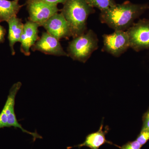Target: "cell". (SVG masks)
<instances>
[{
  "mask_svg": "<svg viewBox=\"0 0 149 149\" xmlns=\"http://www.w3.org/2000/svg\"><path fill=\"white\" fill-rule=\"evenodd\" d=\"M18 1L17 0H0V23L7 22L12 17L17 16L23 6L19 5Z\"/></svg>",
  "mask_w": 149,
  "mask_h": 149,
  "instance_id": "obj_13",
  "label": "cell"
},
{
  "mask_svg": "<svg viewBox=\"0 0 149 149\" xmlns=\"http://www.w3.org/2000/svg\"><path fill=\"white\" fill-rule=\"evenodd\" d=\"M42 27L59 40L72 37L69 24L61 13L54 15L42 24Z\"/></svg>",
  "mask_w": 149,
  "mask_h": 149,
  "instance_id": "obj_8",
  "label": "cell"
},
{
  "mask_svg": "<svg viewBox=\"0 0 149 149\" xmlns=\"http://www.w3.org/2000/svg\"><path fill=\"white\" fill-rule=\"evenodd\" d=\"M17 1H19V0H17Z\"/></svg>",
  "mask_w": 149,
  "mask_h": 149,
  "instance_id": "obj_20",
  "label": "cell"
},
{
  "mask_svg": "<svg viewBox=\"0 0 149 149\" xmlns=\"http://www.w3.org/2000/svg\"><path fill=\"white\" fill-rule=\"evenodd\" d=\"M49 4L57 6L59 3L64 4L65 0H39Z\"/></svg>",
  "mask_w": 149,
  "mask_h": 149,
  "instance_id": "obj_18",
  "label": "cell"
},
{
  "mask_svg": "<svg viewBox=\"0 0 149 149\" xmlns=\"http://www.w3.org/2000/svg\"><path fill=\"white\" fill-rule=\"evenodd\" d=\"M29 20L42 26L50 17L61 11L57 6L49 4L39 0H27Z\"/></svg>",
  "mask_w": 149,
  "mask_h": 149,
  "instance_id": "obj_7",
  "label": "cell"
},
{
  "mask_svg": "<svg viewBox=\"0 0 149 149\" xmlns=\"http://www.w3.org/2000/svg\"><path fill=\"white\" fill-rule=\"evenodd\" d=\"M61 13L70 27L72 38L85 33L88 17L95 12L85 0H65Z\"/></svg>",
  "mask_w": 149,
  "mask_h": 149,
  "instance_id": "obj_2",
  "label": "cell"
},
{
  "mask_svg": "<svg viewBox=\"0 0 149 149\" xmlns=\"http://www.w3.org/2000/svg\"><path fill=\"white\" fill-rule=\"evenodd\" d=\"M142 146L137 141H130L120 147V149H141Z\"/></svg>",
  "mask_w": 149,
  "mask_h": 149,
  "instance_id": "obj_16",
  "label": "cell"
},
{
  "mask_svg": "<svg viewBox=\"0 0 149 149\" xmlns=\"http://www.w3.org/2000/svg\"><path fill=\"white\" fill-rule=\"evenodd\" d=\"M107 131L103 130V125H101L100 129L97 132L90 133L86 136L85 141L82 143L74 146L68 147V149H70L74 147H77L80 148L83 147H87L91 149H99L104 144L108 143L113 145V143L107 140L105 135Z\"/></svg>",
  "mask_w": 149,
  "mask_h": 149,
  "instance_id": "obj_12",
  "label": "cell"
},
{
  "mask_svg": "<svg viewBox=\"0 0 149 149\" xmlns=\"http://www.w3.org/2000/svg\"><path fill=\"white\" fill-rule=\"evenodd\" d=\"M142 130H149V109L143 116V125Z\"/></svg>",
  "mask_w": 149,
  "mask_h": 149,
  "instance_id": "obj_17",
  "label": "cell"
},
{
  "mask_svg": "<svg viewBox=\"0 0 149 149\" xmlns=\"http://www.w3.org/2000/svg\"><path fill=\"white\" fill-rule=\"evenodd\" d=\"M92 8H96L102 11L116 4L115 0H85Z\"/></svg>",
  "mask_w": 149,
  "mask_h": 149,
  "instance_id": "obj_14",
  "label": "cell"
},
{
  "mask_svg": "<svg viewBox=\"0 0 149 149\" xmlns=\"http://www.w3.org/2000/svg\"><path fill=\"white\" fill-rule=\"evenodd\" d=\"M31 49L33 52L39 51L45 54L57 56H68L67 53L62 47L59 40L47 32L42 33L41 37Z\"/></svg>",
  "mask_w": 149,
  "mask_h": 149,
  "instance_id": "obj_9",
  "label": "cell"
},
{
  "mask_svg": "<svg viewBox=\"0 0 149 149\" xmlns=\"http://www.w3.org/2000/svg\"><path fill=\"white\" fill-rule=\"evenodd\" d=\"M148 9L147 4H134L126 1L101 11L100 19L102 23L114 30L125 31L134 24L135 19Z\"/></svg>",
  "mask_w": 149,
  "mask_h": 149,
  "instance_id": "obj_1",
  "label": "cell"
},
{
  "mask_svg": "<svg viewBox=\"0 0 149 149\" xmlns=\"http://www.w3.org/2000/svg\"><path fill=\"white\" fill-rule=\"evenodd\" d=\"M130 47L136 52L149 49V19H140L126 31Z\"/></svg>",
  "mask_w": 149,
  "mask_h": 149,
  "instance_id": "obj_4",
  "label": "cell"
},
{
  "mask_svg": "<svg viewBox=\"0 0 149 149\" xmlns=\"http://www.w3.org/2000/svg\"><path fill=\"white\" fill-rule=\"evenodd\" d=\"M149 140V130H141L136 141H138L141 146H143Z\"/></svg>",
  "mask_w": 149,
  "mask_h": 149,
  "instance_id": "obj_15",
  "label": "cell"
},
{
  "mask_svg": "<svg viewBox=\"0 0 149 149\" xmlns=\"http://www.w3.org/2000/svg\"><path fill=\"white\" fill-rule=\"evenodd\" d=\"M98 48L97 37L93 30L90 29L73 38L68 44L67 53L73 60L85 63Z\"/></svg>",
  "mask_w": 149,
  "mask_h": 149,
  "instance_id": "obj_3",
  "label": "cell"
},
{
  "mask_svg": "<svg viewBox=\"0 0 149 149\" xmlns=\"http://www.w3.org/2000/svg\"><path fill=\"white\" fill-rule=\"evenodd\" d=\"M8 24V40L12 55L15 54L14 50L15 45L19 42L23 31L24 24L21 19L18 18L17 16L13 17L7 22Z\"/></svg>",
  "mask_w": 149,
  "mask_h": 149,
  "instance_id": "obj_11",
  "label": "cell"
},
{
  "mask_svg": "<svg viewBox=\"0 0 149 149\" xmlns=\"http://www.w3.org/2000/svg\"><path fill=\"white\" fill-rule=\"evenodd\" d=\"M22 83L20 82L14 83L10 90L7 99L3 109L7 116L8 128L13 127L15 128H19L23 132L32 136L33 141L38 139H42V137L38 134L37 132H29L24 129L22 125L18 122L15 112V97L21 88Z\"/></svg>",
  "mask_w": 149,
  "mask_h": 149,
  "instance_id": "obj_5",
  "label": "cell"
},
{
  "mask_svg": "<svg viewBox=\"0 0 149 149\" xmlns=\"http://www.w3.org/2000/svg\"><path fill=\"white\" fill-rule=\"evenodd\" d=\"M103 49L115 57L120 56L130 47L129 37L126 31L114 30L109 35H104Z\"/></svg>",
  "mask_w": 149,
  "mask_h": 149,
  "instance_id": "obj_6",
  "label": "cell"
},
{
  "mask_svg": "<svg viewBox=\"0 0 149 149\" xmlns=\"http://www.w3.org/2000/svg\"><path fill=\"white\" fill-rule=\"evenodd\" d=\"M41 27L38 23L27 20L24 24L23 31L19 42L21 43L20 51L26 56L30 55V50L40 37L39 29Z\"/></svg>",
  "mask_w": 149,
  "mask_h": 149,
  "instance_id": "obj_10",
  "label": "cell"
},
{
  "mask_svg": "<svg viewBox=\"0 0 149 149\" xmlns=\"http://www.w3.org/2000/svg\"><path fill=\"white\" fill-rule=\"evenodd\" d=\"M6 31L4 27L0 24V44L3 43L5 41V36Z\"/></svg>",
  "mask_w": 149,
  "mask_h": 149,
  "instance_id": "obj_19",
  "label": "cell"
}]
</instances>
